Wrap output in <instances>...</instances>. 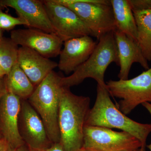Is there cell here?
Returning a JSON list of instances; mask_svg holds the SVG:
<instances>
[{
  "label": "cell",
  "mask_w": 151,
  "mask_h": 151,
  "mask_svg": "<svg viewBox=\"0 0 151 151\" xmlns=\"http://www.w3.org/2000/svg\"><path fill=\"white\" fill-rule=\"evenodd\" d=\"M69 89L63 87L60 99L59 143L64 151H78L83 147L84 129L90 110V99L76 95Z\"/></svg>",
  "instance_id": "6da1fadb"
},
{
  "label": "cell",
  "mask_w": 151,
  "mask_h": 151,
  "mask_svg": "<svg viewBox=\"0 0 151 151\" xmlns=\"http://www.w3.org/2000/svg\"><path fill=\"white\" fill-rule=\"evenodd\" d=\"M85 126L122 130L137 138L143 148H146L147 138L151 132V124L138 123L126 116L112 102L106 86L98 84L96 101L88 113Z\"/></svg>",
  "instance_id": "7a4b0ae2"
},
{
  "label": "cell",
  "mask_w": 151,
  "mask_h": 151,
  "mask_svg": "<svg viewBox=\"0 0 151 151\" xmlns=\"http://www.w3.org/2000/svg\"><path fill=\"white\" fill-rule=\"evenodd\" d=\"M61 78L52 70L37 86L29 98L31 105L40 116L47 137L52 144L59 143L60 141L58 113L63 87Z\"/></svg>",
  "instance_id": "3957f363"
},
{
  "label": "cell",
  "mask_w": 151,
  "mask_h": 151,
  "mask_svg": "<svg viewBox=\"0 0 151 151\" xmlns=\"http://www.w3.org/2000/svg\"><path fill=\"white\" fill-rule=\"evenodd\" d=\"M115 63L119 66L118 49L114 32L100 38L89 58L69 76L61 77L63 87L70 88L81 84L86 78H92L97 84L106 86L105 74L109 65Z\"/></svg>",
  "instance_id": "277c9868"
},
{
  "label": "cell",
  "mask_w": 151,
  "mask_h": 151,
  "mask_svg": "<svg viewBox=\"0 0 151 151\" xmlns=\"http://www.w3.org/2000/svg\"><path fill=\"white\" fill-rule=\"evenodd\" d=\"M75 12L97 40L116 29L111 1L56 0Z\"/></svg>",
  "instance_id": "5b68a950"
},
{
  "label": "cell",
  "mask_w": 151,
  "mask_h": 151,
  "mask_svg": "<svg viewBox=\"0 0 151 151\" xmlns=\"http://www.w3.org/2000/svg\"><path fill=\"white\" fill-rule=\"evenodd\" d=\"M110 95L120 98L118 108L125 115L138 105L151 103V68L132 79L105 82Z\"/></svg>",
  "instance_id": "8992f818"
},
{
  "label": "cell",
  "mask_w": 151,
  "mask_h": 151,
  "mask_svg": "<svg viewBox=\"0 0 151 151\" xmlns=\"http://www.w3.org/2000/svg\"><path fill=\"white\" fill-rule=\"evenodd\" d=\"M142 147L137 138L125 132L85 126L83 148L95 151H127Z\"/></svg>",
  "instance_id": "52a82bcc"
},
{
  "label": "cell",
  "mask_w": 151,
  "mask_h": 151,
  "mask_svg": "<svg viewBox=\"0 0 151 151\" xmlns=\"http://www.w3.org/2000/svg\"><path fill=\"white\" fill-rule=\"evenodd\" d=\"M42 1L55 33L63 42L74 38L91 36L88 28L75 12L56 0Z\"/></svg>",
  "instance_id": "ba28073f"
},
{
  "label": "cell",
  "mask_w": 151,
  "mask_h": 151,
  "mask_svg": "<svg viewBox=\"0 0 151 151\" xmlns=\"http://www.w3.org/2000/svg\"><path fill=\"white\" fill-rule=\"evenodd\" d=\"M10 38L18 45L31 49L48 58L59 55L63 44L55 33L31 28L13 30Z\"/></svg>",
  "instance_id": "9c48e42d"
},
{
  "label": "cell",
  "mask_w": 151,
  "mask_h": 151,
  "mask_svg": "<svg viewBox=\"0 0 151 151\" xmlns=\"http://www.w3.org/2000/svg\"><path fill=\"white\" fill-rule=\"evenodd\" d=\"M21 108L20 98L8 90L0 100V131L13 150L25 145L18 126Z\"/></svg>",
  "instance_id": "30bf717a"
},
{
  "label": "cell",
  "mask_w": 151,
  "mask_h": 151,
  "mask_svg": "<svg viewBox=\"0 0 151 151\" xmlns=\"http://www.w3.org/2000/svg\"><path fill=\"white\" fill-rule=\"evenodd\" d=\"M21 134L30 151H42L51 145L45 127L38 114L29 103L24 101L21 108Z\"/></svg>",
  "instance_id": "8fae6325"
},
{
  "label": "cell",
  "mask_w": 151,
  "mask_h": 151,
  "mask_svg": "<svg viewBox=\"0 0 151 151\" xmlns=\"http://www.w3.org/2000/svg\"><path fill=\"white\" fill-rule=\"evenodd\" d=\"M5 7L14 9L28 27L55 33L42 1L0 0V9Z\"/></svg>",
  "instance_id": "7c38bea8"
},
{
  "label": "cell",
  "mask_w": 151,
  "mask_h": 151,
  "mask_svg": "<svg viewBox=\"0 0 151 151\" xmlns=\"http://www.w3.org/2000/svg\"><path fill=\"white\" fill-rule=\"evenodd\" d=\"M97 44L90 36L65 41L63 44L64 47L59 54L58 67L67 75L73 73L89 58Z\"/></svg>",
  "instance_id": "4fadbf2b"
},
{
  "label": "cell",
  "mask_w": 151,
  "mask_h": 151,
  "mask_svg": "<svg viewBox=\"0 0 151 151\" xmlns=\"http://www.w3.org/2000/svg\"><path fill=\"white\" fill-rule=\"evenodd\" d=\"M114 34L120 68L118 74L119 79H129V73L133 63H139L147 70L150 68L148 61L143 55L137 41L118 30L116 29Z\"/></svg>",
  "instance_id": "5bb4252c"
},
{
  "label": "cell",
  "mask_w": 151,
  "mask_h": 151,
  "mask_svg": "<svg viewBox=\"0 0 151 151\" xmlns=\"http://www.w3.org/2000/svg\"><path fill=\"white\" fill-rule=\"evenodd\" d=\"M18 63L34 86H38L58 67L57 63L27 47H19Z\"/></svg>",
  "instance_id": "9a60e30c"
},
{
  "label": "cell",
  "mask_w": 151,
  "mask_h": 151,
  "mask_svg": "<svg viewBox=\"0 0 151 151\" xmlns=\"http://www.w3.org/2000/svg\"><path fill=\"white\" fill-rule=\"evenodd\" d=\"M111 3L116 29L137 41V24L128 0H111Z\"/></svg>",
  "instance_id": "2e32d148"
},
{
  "label": "cell",
  "mask_w": 151,
  "mask_h": 151,
  "mask_svg": "<svg viewBox=\"0 0 151 151\" xmlns=\"http://www.w3.org/2000/svg\"><path fill=\"white\" fill-rule=\"evenodd\" d=\"M6 81L8 91L20 99L29 98L35 90L34 86L17 62L6 76Z\"/></svg>",
  "instance_id": "e0dca14e"
},
{
  "label": "cell",
  "mask_w": 151,
  "mask_h": 151,
  "mask_svg": "<svg viewBox=\"0 0 151 151\" xmlns=\"http://www.w3.org/2000/svg\"><path fill=\"white\" fill-rule=\"evenodd\" d=\"M137 30V42L144 57L151 61V9L133 12Z\"/></svg>",
  "instance_id": "ac0fdd59"
},
{
  "label": "cell",
  "mask_w": 151,
  "mask_h": 151,
  "mask_svg": "<svg viewBox=\"0 0 151 151\" xmlns=\"http://www.w3.org/2000/svg\"><path fill=\"white\" fill-rule=\"evenodd\" d=\"M19 48L11 38L0 39V65L6 76L17 61Z\"/></svg>",
  "instance_id": "d6986e66"
},
{
  "label": "cell",
  "mask_w": 151,
  "mask_h": 151,
  "mask_svg": "<svg viewBox=\"0 0 151 151\" xmlns=\"http://www.w3.org/2000/svg\"><path fill=\"white\" fill-rule=\"evenodd\" d=\"M18 25H25L27 27L25 22L19 17H14L5 13L0 9V29L9 30Z\"/></svg>",
  "instance_id": "ffe728a7"
},
{
  "label": "cell",
  "mask_w": 151,
  "mask_h": 151,
  "mask_svg": "<svg viewBox=\"0 0 151 151\" xmlns=\"http://www.w3.org/2000/svg\"><path fill=\"white\" fill-rule=\"evenodd\" d=\"M133 12L151 9V0H128Z\"/></svg>",
  "instance_id": "44dd1931"
},
{
  "label": "cell",
  "mask_w": 151,
  "mask_h": 151,
  "mask_svg": "<svg viewBox=\"0 0 151 151\" xmlns=\"http://www.w3.org/2000/svg\"><path fill=\"white\" fill-rule=\"evenodd\" d=\"M6 76L0 78V100L7 91L6 84Z\"/></svg>",
  "instance_id": "7402d4cb"
},
{
  "label": "cell",
  "mask_w": 151,
  "mask_h": 151,
  "mask_svg": "<svg viewBox=\"0 0 151 151\" xmlns=\"http://www.w3.org/2000/svg\"><path fill=\"white\" fill-rule=\"evenodd\" d=\"M42 151H64L59 143L52 144L50 147Z\"/></svg>",
  "instance_id": "603a6c76"
},
{
  "label": "cell",
  "mask_w": 151,
  "mask_h": 151,
  "mask_svg": "<svg viewBox=\"0 0 151 151\" xmlns=\"http://www.w3.org/2000/svg\"><path fill=\"white\" fill-rule=\"evenodd\" d=\"M10 145L4 138L0 139V151H8Z\"/></svg>",
  "instance_id": "cb8c5ba5"
},
{
  "label": "cell",
  "mask_w": 151,
  "mask_h": 151,
  "mask_svg": "<svg viewBox=\"0 0 151 151\" xmlns=\"http://www.w3.org/2000/svg\"><path fill=\"white\" fill-rule=\"evenodd\" d=\"M142 105L147 110L151 116V103L147 102V103H143ZM147 147L150 150V151H151V143L150 145H147Z\"/></svg>",
  "instance_id": "d4e9b609"
},
{
  "label": "cell",
  "mask_w": 151,
  "mask_h": 151,
  "mask_svg": "<svg viewBox=\"0 0 151 151\" xmlns=\"http://www.w3.org/2000/svg\"><path fill=\"white\" fill-rule=\"evenodd\" d=\"M14 151H30L27 145H23L20 146L14 150Z\"/></svg>",
  "instance_id": "484cf974"
},
{
  "label": "cell",
  "mask_w": 151,
  "mask_h": 151,
  "mask_svg": "<svg viewBox=\"0 0 151 151\" xmlns=\"http://www.w3.org/2000/svg\"><path fill=\"white\" fill-rule=\"evenodd\" d=\"M6 76V74L5 72L1 66L0 65V78H2Z\"/></svg>",
  "instance_id": "4316f807"
},
{
  "label": "cell",
  "mask_w": 151,
  "mask_h": 151,
  "mask_svg": "<svg viewBox=\"0 0 151 151\" xmlns=\"http://www.w3.org/2000/svg\"><path fill=\"white\" fill-rule=\"evenodd\" d=\"M127 151H147L146 150V148L141 147L139 149H135V150H132Z\"/></svg>",
  "instance_id": "83f0119b"
},
{
  "label": "cell",
  "mask_w": 151,
  "mask_h": 151,
  "mask_svg": "<svg viewBox=\"0 0 151 151\" xmlns=\"http://www.w3.org/2000/svg\"><path fill=\"white\" fill-rule=\"evenodd\" d=\"M78 151H95L94 150H89V149H86L82 147V148L80 149Z\"/></svg>",
  "instance_id": "f1b7e54d"
},
{
  "label": "cell",
  "mask_w": 151,
  "mask_h": 151,
  "mask_svg": "<svg viewBox=\"0 0 151 151\" xmlns=\"http://www.w3.org/2000/svg\"><path fill=\"white\" fill-rule=\"evenodd\" d=\"M3 37L2 32L1 29H0V39Z\"/></svg>",
  "instance_id": "f546056e"
},
{
  "label": "cell",
  "mask_w": 151,
  "mask_h": 151,
  "mask_svg": "<svg viewBox=\"0 0 151 151\" xmlns=\"http://www.w3.org/2000/svg\"><path fill=\"white\" fill-rule=\"evenodd\" d=\"M8 151H14V150H13V149L10 146L9 148V149Z\"/></svg>",
  "instance_id": "4dcf8cb0"
},
{
  "label": "cell",
  "mask_w": 151,
  "mask_h": 151,
  "mask_svg": "<svg viewBox=\"0 0 151 151\" xmlns=\"http://www.w3.org/2000/svg\"><path fill=\"white\" fill-rule=\"evenodd\" d=\"M1 136H2L1 133V131H0V139H1V138H2Z\"/></svg>",
  "instance_id": "1f68e13d"
}]
</instances>
